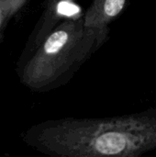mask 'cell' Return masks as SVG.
Segmentation results:
<instances>
[{"label": "cell", "instance_id": "cell-1", "mask_svg": "<svg viewBox=\"0 0 156 157\" xmlns=\"http://www.w3.org/2000/svg\"><path fill=\"white\" fill-rule=\"evenodd\" d=\"M109 34L84 25L83 15L60 22L17 69L20 83L32 92L67 84L108 40Z\"/></svg>", "mask_w": 156, "mask_h": 157}, {"label": "cell", "instance_id": "cell-2", "mask_svg": "<svg viewBox=\"0 0 156 157\" xmlns=\"http://www.w3.org/2000/svg\"><path fill=\"white\" fill-rule=\"evenodd\" d=\"M74 1L75 0H45L44 11L28 39L25 49L18 59L17 69H19L26 63L48 34L60 23L61 18L67 16L65 9L69 10Z\"/></svg>", "mask_w": 156, "mask_h": 157}, {"label": "cell", "instance_id": "cell-3", "mask_svg": "<svg viewBox=\"0 0 156 157\" xmlns=\"http://www.w3.org/2000/svg\"><path fill=\"white\" fill-rule=\"evenodd\" d=\"M130 0H92L83 15L84 25L109 34V25L125 10Z\"/></svg>", "mask_w": 156, "mask_h": 157}, {"label": "cell", "instance_id": "cell-4", "mask_svg": "<svg viewBox=\"0 0 156 157\" xmlns=\"http://www.w3.org/2000/svg\"><path fill=\"white\" fill-rule=\"evenodd\" d=\"M28 0H0V33Z\"/></svg>", "mask_w": 156, "mask_h": 157}]
</instances>
